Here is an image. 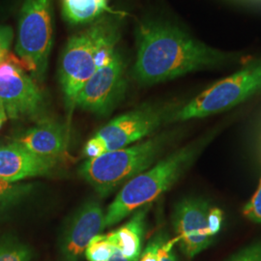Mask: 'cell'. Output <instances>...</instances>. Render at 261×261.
<instances>
[{"mask_svg": "<svg viewBox=\"0 0 261 261\" xmlns=\"http://www.w3.org/2000/svg\"><path fill=\"white\" fill-rule=\"evenodd\" d=\"M136 38L134 76L142 85L232 65L242 59L241 54L210 47L177 25L161 19H143L139 22Z\"/></svg>", "mask_w": 261, "mask_h": 261, "instance_id": "6da1fadb", "label": "cell"}, {"mask_svg": "<svg viewBox=\"0 0 261 261\" xmlns=\"http://www.w3.org/2000/svg\"><path fill=\"white\" fill-rule=\"evenodd\" d=\"M219 129L206 132L196 140L173 151L130 179L122 187L106 210V227H111L142 206L152 204L192 168L217 137Z\"/></svg>", "mask_w": 261, "mask_h": 261, "instance_id": "7a4b0ae2", "label": "cell"}, {"mask_svg": "<svg viewBox=\"0 0 261 261\" xmlns=\"http://www.w3.org/2000/svg\"><path fill=\"white\" fill-rule=\"evenodd\" d=\"M119 38V22L103 17L69 39L59 61V82L68 110L75 109L80 91L116 49Z\"/></svg>", "mask_w": 261, "mask_h": 261, "instance_id": "3957f363", "label": "cell"}, {"mask_svg": "<svg viewBox=\"0 0 261 261\" xmlns=\"http://www.w3.org/2000/svg\"><path fill=\"white\" fill-rule=\"evenodd\" d=\"M171 140L172 135L164 133L98 158L88 159L80 168V174L100 196H109L156 164Z\"/></svg>", "mask_w": 261, "mask_h": 261, "instance_id": "277c9868", "label": "cell"}, {"mask_svg": "<svg viewBox=\"0 0 261 261\" xmlns=\"http://www.w3.org/2000/svg\"><path fill=\"white\" fill-rule=\"evenodd\" d=\"M261 91V57L215 83L180 107L172 122L200 119L229 111Z\"/></svg>", "mask_w": 261, "mask_h": 261, "instance_id": "5b68a950", "label": "cell"}, {"mask_svg": "<svg viewBox=\"0 0 261 261\" xmlns=\"http://www.w3.org/2000/svg\"><path fill=\"white\" fill-rule=\"evenodd\" d=\"M53 44V0H24L19 13L16 53L38 82L45 79Z\"/></svg>", "mask_w": 261, "mask_h": 261, "instance_id": "8992f818", "label": "cell"}, {"mask_svg": "<svg viewBox=\"0 0 261 261\" xmlns=\"http://www.w3.org/2000/svg\"><path fill=\"white\" fill-rule=\"evenodd\" d=\"M178 109L168 103H144L112 119L96 136L105 141L108 152L121 149L149 137L164 124L172 123Z\"/></svg>", "mask_w": 261, "mask_h": 261, "instance_id": "52a82bcc", "label": "cell"}, {"mask_svg": "<svg viewBox=\"0 0 261 261\" xmlns=\"http://www.w3.org/2000/svg\"><path fill=\"white\" fill-rule=\"evenodd\" d=\"M126 87L125 62L116 48L84 84L75 107L97 115H108L120 103Z\"/></svg>", "mask_w": 261, "mask_h": 261, "instance_id": "ba28073f", "label": "cell"}, {"mask_svg": "<svg viewBox=\"0 0 261 261\" xmlns=\"http://www.w3.org/2000/svg\"><path fill=\"white\" fill-rule=\"evenodd\" d=\"M0 101L7 117H34L43 111L44 96L35 80L16 62H0Z\"/></svg>", "mask_w": 261, "mask_h": 261, "instance_id": "9c48e42d", "label": "cell"}, {"mask_svg": "<svg viewBox=\"0 0 261 261\" xmlns=\"http://www.w3.org/2000/svg\"><path fill=\"white\" fill-rule=\"evenodd\" d=\"M106 212L101 203L90 198L66 219L58 238L61 261H80L87 245L106 227Z\"/></svg>", "mask_w": 261, "mask_h": 261, "instance_id": "30bf717a", "label": "cell"}, {"mask_svg": "<svg viewBox=\"0 0 261 261\" xmlns=\"http://www.w3.org/2000/svg\"><path fill=\"white\" fill-rule=\"evenodd\" d=\"M210 203L202 197L187 196L179 200L172 213L176 243L188 258L206 250L213 239L208 230Z\"/></svg>", "mask_w": 261, "mask_h": 261, "instance_id": "8fae6325", "label": "cell"}, {"mask_svg": "<svg viewBox=\"0 0 261 261\" xmlns=\"http://www.w3.org/2000/svg\"><path fill=\"white\" fill-rule=\"evenodd\" d=\"M58 160L44 158L12 142L0 146V177L10 182L28 178L47 176L56 168Z\"/></svg>", "mask_w": 261, "mask_h": 261, "instance_id": "7c38bea8", "label": "cell"}, {"mask_svg": "<svg viewBox=\"0 0 261 261\" xmlns=\"http://www.w3.org/2000/svg\"><path fill=\"white\" fill-rule=\"evenodd\" d=\"M13 142L44 158L58 160L66 149L67 130L64 125L49 118L19 135Z\"/></svg>", "mask_w": 261, "mask_h": 261, "instance_id": "4fadbf2b", "label": "cell"}, {"mask_svg": "<svg viewBox=\"0 0 261 261\" xmlns=\"http://www.w3.org/2000/svg\"><path fill=\"white\" fill-rule=\"evenodd\" d=\"M152 204L136 210L130 220L118 229L107 236L130 261H139L142 251V240L146 227V220Z\"/></svg>", "mask_w": 261, "mask_h": 261, "instance_id": "5bb4252c", "label": "cell"}, {"mask_svg": "<svg viewBox=\"0 0 261 261\" xmlns=\"http://www.w3.org/2000/svg\"><path fill=\"white\" fill-rule=\"evenodd\" d=\"M109 0H61L62 14L72 24L92 23L108 10Z\"/></svg>", "mask_w": 261, "mask_h": 261, "instance_id": "9a60e30c", "label": "cell"}, {"mask_svg": "<svg viewBox=\"0 0 261 261\" xmlns=\"http://www.w3.org/2000/svg\"><path fill=\"white\" fill-rule=\"evenodd\" d=\"M32 184L10 182L0 177V212H5L19 205L31 196Z\"/></svg>", "mask_w": 261, "mask_h": 261, "instance_id": "2e32d148", "label": "cell"}, {"mask_svg": "<svg viewBox=\"0 0 261 261\" xmlns=\"http://www.w3.org/2000/svg\"><path fill=\"white\" fill-rule=\"evenodd\" d=\"M32 250L13 235L0 236V261H31Z\"/></svg>", "mask_w": 261, "mask_h": 261, "instance_id": "e0dca14e", "label": "cell"}, {"mask_svg": "<svg viewBox=\"0 0 261 261\" xmlns=\"http://www.w3.org/2000/svg\"><path fill=\"white\" fill-rule=\"evenodd\" d=\"M114 250V245L105 234L92 238L85 249V257L88 261H109Z\"/></svg>", "mask_w": 261, "mask_h": 261, "instance_id": "ac0fdd59", "label": "cell"}, {"mask_svg": "<svg viewBox=\"0 0 261 261\" xmlns=\"http://www.w3.org/2000/svg\"><path fill=\"white\" fill-rule=\"evenodd\" d=\"M244 216L254 224H261V179L252 198L243 208Z\"/></svg>", "mask_w": 261, "mask_h": 261, "instance_id": "d6986e66", "label": "cell"}, {"mask_svg": "<svg viewBox=\"0 0 261 261\" xmlns=\"http://www.w3.org/2000/svg\"><path fill=\"white\" fill-rule=\"evenodd\" d=\"M167 237L168 235L163 231L156 234L141 252L139 261H161L160 249Z\"/></svg>", "mask_w": 261, "mask_h": 261, "instance_id": "ffe728a7", "label": "cell"}, {"mask_svg": "<svg viewBox=\"0 0 261 261\" xmlns=\"http://www.w3.org/2000/svg\"><path fill=\"white\" fill-rule=\"evenodd\" d=\"M226 261H261V241L246 247Z\"/></svg>", "mask_w": 261, "mask_h": 261, "instance_id": "44dd1931", "label": "cell"}, {"mask_svg": "<svg viewBox=\"0 0 261 261\" xmlns=\"http://www.w3.org/2000/svg\"><path fill=\"white\" fill-rule=\"evenodd\" d=\"M84 152L85 157L88 159H95L106 154L108 152V148L105 141L98 136L94 135L93 137L86 142Z\"/></svg>", "mask_w": 261, "mask_h": 261, "instance_id": "7402d4cb", "label": "cell"}, {"mask_svg": "<svg viewBox=\"0 0 261 261\" xmlns=\"http://www.w3.org/2000/svg\"><path fill=\"white\" fill-rule=\"evenodd\" d=\"M224 223V212L218 207H211L208 214V230L212 238L222 229Z\"/></svg>", "mask_w": 261, "mask_h": 261, "instance_id": "603a6c76", "label": "cell"}, {"mask_svg": "<svg viewBox=\"0 0 261 261\" xmlns=\"http://www.w3.org/2000/svg\"><path fill=\"white\" fill-rule=\"evenodd\" d=\"M13 37L14 33L12 28L7 25H0V62L8 55Z\"/></svg>", "mask_w": 261, "mask_h": 261, "instance_id": "cb8c5ba5", "label": "cell"}, {"mask_svg": "<svg viewBox=\"0 0 261 261\" xmlns=\"http://www.w3.org/2000/svg\"><path fill=\"white\" fill-rule=\"evenodd\" d=\"M176 244V239H169L167 237L160 249L161 261H178L177 255L174 252V245Z\"/></svg>", "mask_w": 261, "mask_h": 261, "instance_id": "d4e9b609", "label": "cell"}, {"mask_svg": "<svg viewBox=\"0 0 261 261\" xmlns=\"http://www.w3.org/2000/svg\"><path fill=\"white\" fill-rule=\"evenodd\" d=\"M109 261H130L127 257H125V255L122 253L121 251L116 247L114 246V250L112 252V256L111 258L109 259Z\"/></svg>", "mask_w": 261, "mask_h": 261, "instance_id": "484cf974", "label": "cell"}, {"mask_svg": "<svg viewBox=\"0 0 261 261\" xmlns=\"http://www.w3.org/2000/svg\"><path fill=\"white\" fill-rule=\"evenodd\" d=\"M6 119H7V113L3 103L0 101V127L3 125L4 122L6 121Z\"/></svg>", "mask_w": 261, "mask_h": 261, "instance_id": "4316f807", "label": "cell"}, {"mask_svg": "<svg viewBox=\"0 0 261 261\" xmlns=\"http://www.w3.org/2000/svg\"><path fill=\"white\" fill-rule=\"evenodd\" d=\"M0 128H1V127H0Z\"/></svg>", "mask_w": 261, "mask_h": 261, "instance_id": "83f0119b", "label": "cell"}]
</instances>
